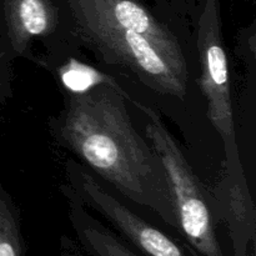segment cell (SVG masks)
<instances>
[{"mask_svg": "<svg viewBox=\"0 0 256 256\" xmlns=\"http://www.w3.org/2000/svg\"><path fill=\"white\" fill-rule=\"evenodd\" d=\"M58 256H80L79 252L75 249L74 244L69 238H62V245H60V252Z\"/></svg>", "mask_w": 256, "mask_h": 256, "instance_id": "8", "label": "cell"}, {"mask_svg": "<svg viewBox=\"0 0 256 256\" xmlns=\"http://www.w3.org/2000/svg\"><path fill=\"white\" fill-rule=\"evenodd\" d=\"M122 85L62 92V108L48 122L55 142L120 195L178 230L174 200L162 160L135 125Z\"/></svg>", "mask_w": 256, "mask_h": 256, "instance_id": "1", "label": "cell"}, {"mask_svg": "<svg viewBox=\"0 0 256 256\" xmlns=\"http://www.w3.org/2000/svg\"><path fill=\"white\" fill-rule=\"evenodd\" d=\"M144 115L145 138L162 160L174 200L178 232L202 256H224L216 235V202L202 184L179 144L152 108L130 95Z\"/></svg>", "mask_w": 256, "mask_h": 256, "instance_id": "3", "label": "cell"}, {"mask_svg": "<svg viewBox=\"0 0 256 256\" xmlns=\"http://www.w3.org/2000/svg\"><path fill=\"white\" fill-rule=\"evenodd\" d=\"M60 192L68 202L70 224L85 252L92 256H140L95 219L69 185L62 184Z\"/></svg>", "mask_w": 256, "mask_h": 256, "instance_id": "6", "label": "cell"}, {"mask_svg": "<svg viewBox=\"0 0 256 256\" xmlns=\"http://www.w3.org/2000/svg\"><path fill=\"white\" fill-rule=\"evenodd\" d=\"M66 184L86 208L99 212L144 256H188L168 235L112 195L80 162H65Z\"/></svg>", "mask_w": 256, "mask_h": 256, "instance_id": "5", "label": "cell"}, {"mask_svg": "<svg viewBox=\"0 0 256 256\" xmlns=\"http://www.w3.org/2000/svg\"><path fill=\"white\" fill-rule=\"evenodd\" d=\"M2 52L34 62L80 50L72 40L64 0H0Z\"/></svg>", "mask_w": 256, "mask_h": 256, "instance_id": "4", "label": "cell"}, {"mask_svg": "<svg viewBox=\"0 0 256 256\" xmlns=\"http://www.w3.org/2000/svg\"><path fill=\"white\" fill-rule=\"evenodd\" d=\"M194 16L198 84L206 102L208 119L224 145V174L212 192L218 220L228 225L235 256H246L256 239V212L238 142L220 0H196Z\"/></svg>", "mask_w": 256, "mask_h": 256, "instance_id": "2", "label": "cell"}, {"mask_svg": "<svg viewBox=\"0 0 256 256\" xmlns=\"http://www.w3.org/2000/svg\"><path fill=\"white\" fill-rule=\"evenodd\" d=\"M0 256H26L19 210L2 182H0Z\"/></svg>", "mask_w": 256, "mask_h": 256, "instance_id": "7", "label": "cell"}, {"mask_svg": "<svg viewBox=\"0 0 256 256\" xmlns=\"http://www.w3.org/2000/svg\"><path fill=\"white\" fill-rule=\"evenodd\" d=\"M250 2H255V0H250Z\"/></svg>", "mask_w": 256, "mask_h": 256, "instance_id": "9", "label": "cell"}]
</instances>
